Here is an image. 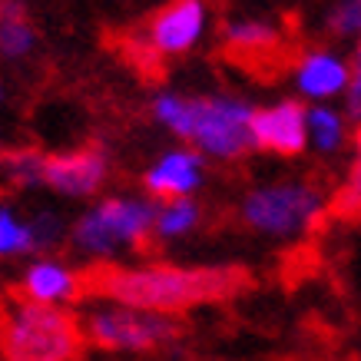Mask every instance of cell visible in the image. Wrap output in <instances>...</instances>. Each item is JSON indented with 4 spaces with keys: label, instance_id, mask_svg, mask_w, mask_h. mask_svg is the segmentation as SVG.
I'll list each match as a JSON object with an SVG mask.
<instances>
[{
    "label": "cell",
    "instance_id": "cell-1",
    "mask_svg": "<svg viewBox=\"0 0 361 361\" xmlns=\"http://www.w3.org/2000/svg\"><path fill=\"white\" fill-rule=\"evenodd\" d=\"M245 285L249 272L242 265H97L83 275V295L176 318L189 308L239 295Z\"/></svg>",
    "mask_w": 361,
    "mask_h": 361
},
{
    "label": "cell",
    "instance_id": "cell-2",
    "mask_svg": "<svg viewBox=\"0 0 361 361\" xmlns=\"http://www.w3.org/2000/svg\"><path fill=\"white\" fill-rule=\"evenodd\" d=\"M83 341V322L60 305L20 302L0 322L4 361H77Z\"/></svg>",
    "mask_w": 361,
    "mask_h": 361
},
{
    "label": "cell",
    "instance_id": "cell-3",
    "mask_svg": "<svg viewBox=\"0 0 361 361\" xmlns=\"http://www.w3.org/2000/svg\"><path fill=\"white\" fill-rule=\"evenodd\" d=\"M325 212H329L325 192L305 179H282V183L255 186L245 192L239 206L242 222L252 232L272 235V239H295L312 226H318Z\"/></svg>",
    "mask_w": 361,
    "mask_h": 361
},
{
    "label": "cell",
    "instance_id": "cell-4",
    "mask_svg": "<svg viewBox=\"0 0 361 361\" xmlns=\"http://www.w3.org/2000/svg\"><path fill=\"white\" fill-rule=\"evenodd\" d=\"M156 216L159 206L146 196H106L97 206H90L73 222V245L87 255L110 259L120 245L140 252L149 235H156Z\"/></svg>",
    "mask_w": 361,
    "mask_h": 361
},
{
    "label": "cell",
    "instance_id": "cell-5",
    "mask_svg": "<svg viewBox=\"0 0 361 361\" xmlns=\"http://www.w3.org/2000/svg\"><path fill=\"white\" fill-rule=\"evenodd\" d=\"M255 106L242 97L229 93H209V97H189V133L186 140L202 156L212 159H242L255 149L252 136Z\"/></svg>",
    "mask_w": 361,
    "mask_h": 361
},
{
    "label": "cell",
    "instance_id": "cell-6",
    "mask_svg": "<svg viewBox=\"0 0 361 361\" xmlns=\"http://www.w3.org/2000/svg\"><path fill=\"white\" fill-rule=\"evenodd\" d=\"M83 335L106 351H156L183 338V322L126 305H99L83 315Z\"/></svg>",
    "mask_w": 361,
    "mask_h": 361
},
{
    "label": "cell",
    "instance_id": "cell-7",
    "mask_svg": "<svg viewBox=\"0 0 361 361\" xmlns=\"http://www.w3.org/2000/svg\"><path fill=\"white\" fill-rule=\"evenodd\" d=\"M206 4L199 0H173L146 20L133 37V56L142 63H153L159 56H179L192 50L206 33Z\"/></svg>",
    "mask_w": 361,
    "mask_h": 361
},
{
    "label": "cell",
    "instance_id": "cell-8",
    "mask_svg": "<svg viewBox=\"0 0 361 361\" xmlns=\"http://www.w3.org/2000/svg\"><path fill=\"white\" fill-rule=\"evenodd\" d=\"M255 149L272 156H302L308 149V106L302 99H279L272 106L255 110L252 120Z\"/></svg>",
    "mask_w": 361,
    "mask_h": 361
},
{
    "label": "cell",
    "instance_id": "cell-9",
    "mask_svg": "<svg viewBox=\"0 0 361 361\" xmlns=\"http://www.w3.org/2000/svg\"><path fill=\"white\" fill-rule=\"evenodd\" d=\"M110 176V156L99 142H90L83 149L73 153H54L47 156V176L44 186H50L54 192L63 196H97L103 183Z\"/></svg>",
    "mask_w": 361,
    "mask_h": 361
},
{
    "label": "cell",
    "instance_id": "cell-10",
    "mask_svg": "<svg viewBox=\"0 0 361 361\" xmlns=\"http://www.w3.org/2000/svg\"><path fill=\"white\" fill-rule=\"evenodd\" d=\"M202 169H206L202 153L189 149V146H179V149L163 153L142 173V189H146L149 199H159V202L189 199V192H196L199 183H202Z\"/></svg>",
    "mask_w": 361,
    "mask_h": 361
},
{
    "label": "cell",
    "instance_id": "cell-11",
    "mask_svg": "<svg viewBox=\"0 0 361 361\" xmlns=\"http://www.w3.org/2000/svg\"><path fill=\"white\" fill-rule=\"evenodd\" d=\"M351 63L331 50H308L295 60V87L308 99H331L348 93Z\"/></svg>",
    "mask_w": 361,
    "mask_h": 361
},
{
    "label": "cell",
    "instance_id": "cell-12",
    "mask_svg": "<svg viewBox=\"0 0 361 361\" xmlns=\"http://www.w3.org/2000/svg\"><path fill=\"white\" fill-rule=\"evenodd\" d=\"M23 298L37 305H63L83 295V275L56 259H37L23 272Z\"/></svg>",
    "mask_w": 361,
    "mask_h": 361
},
{
    "label": "cell",
    "instance_id": "cell-13",
    "mask_svg": "<svg viewBox=\"0 0 361 361\" xmlns=\"http://www.w3.org/2000/svg\"><path fill=\"white\" fill-rule=\"evenodd\" d=\"M222 40H226L229 50H235L242 56H269L279 50L282 33L269 20H259V17H235V20L222 27Z\"/></svg>",
    "mask_w": 361,
    "mask_h": 361
},
{
    "label": "cell",
    "instance_id": "cell-14",
    "mask_svg": "<svg viewBox=\"0 0 361 361\" xmlns=\"http://www.w3.org/2000/svg\"><path fill=\"white\" fill-rule=\"evenodd\" d=\"M37 47V27L27 17L23 4L4 0L0 4V56L7 60H23Z\"/></svg>",
    "mask_w": 361,
    "mask_h": 361
},
{
    "label": "cell",
    "instance_id": "cell-15",
    "mask_svg": "<svg viewBox=\"0 0 361 361\" xmlns=\"http://www.w3.org/2000/svg\"><path fill=\"white\" fill-rule=\"evenodd\" d=\"M345 116L331 106H312L308 110V146H315L322 156L338 153L345 146Z\"/></svg>",
    "mask_w": 361,
    "mask_h": 361
},
{
    "label": "cell",
    "instance_id": "cell-16",
    "mask_svg": "<svg viewBox=\"0 0 361 361\" xmlns=\"http://www.w3.org/2000/svg\"><path fill=\"white\" fill-rule=\"evenodd\" d=\"M202 219V209H199L196 199H173V202H163L159 206V216H156V239L173 242L183 239L199 226Z\"/></svg>",
    "mask_w": 361,
    "mask_h": 361
},
{
    "label": "cell",
    "instance_id": "cell-17",
    "mask_svg": "<svg viewBox=\"0 0 361 361\" xmlns=\"http://www.w3.org/2000/svg\"><path fill=\"white\" fill-rule=\"evenodd\" d=\"M0 173L11 179L13 186L20 189H33V186H44V176H47V156L37 153V149H13L0 159Z\"/></svg>",
    "mask_w": 361,
    "mask_h": 361
},
{
    "label": "cell",
    "instance_id": "cell-18",
    "mask_svg": "<svg viewBox=\"0 0 361 361\" xmlns=\"http://www.w3.org/2000/svg\"><path fill=\"white\" fill-rule=\"evenodd\" d=\"M33 252L30 222H23L11 206H0V255H23Z\"/></svg>",
    "mask_w": 361,
    "mask_h": 361
},
{
    "label": "cell",
    "instance_id": "cell-19",
    "mask_svg": "<svg viewBox=\"0 0 361 361\" xmlns=\"http://www.w3.org/2000/svg\"><path fill=\"white\" fill-rule=\"evenodd\" d=\"M153 116H156V123H163L169 133H176L179 140H186V133H189V97H179V93H156L153 97Z\"/></svg>",
    "mask_w": 361,
    "mask_h": 361
},
{
    "label": "cell",
    "instance_id": "cell-20",
    "mask_svg": "<svg viewBox=\"0 0 361 361\" xmlns=\"http://www.w3.org/2000/svg\"><path fill=\"white\" fill-rule=\"evenodd\" d=\"M30 235H33V252L56 249L66 239V222L56 212H37L30 219Z\"/></svg>",
    "mask_w": 361,
    "mask_h": 361
},
{
    "label": "cell",
    "instance_id": "cell-21",
    "mask_svg": "<svg viewBox=\"0 0 361 361\" xmlns=\"http://www.w3.org/2000/svg\"><path fill=\"white\" fill-rule=\"evenodd\" d=\"M329 30L335 37H358L361 40V0H345L329 11Z\"/></svg>",
    "mask_w": 361,
    "mask_h": 361
},
{
    "label": "cell",
    "instance_id": "cell-22",
    "mask_svg": "<svg viewBox=\"0 0 361 361\" xmlns=\"http://www.w3.org/2000/svg\"><path fill=\"white\" fill-rule=\"evenodd\" d=\"M345 113L361 123V40L355 47V54H351V83L348 93H345Z\"/></svg>",
    "mask_w": 361,
    "mask_h": 361
},
{
    "label": "cell",
    "instance_id": "cell-23",
    "mask_svg": "<svg viewBox=\"0 0 361 361\" xmlns=\"http://www.w3.org/2000/svg\"><path fill=\"white\" fill-rule=\"evenodd\" d=\"M0 103H4V83H0Z\"/></svg>",
    "mask_w": 361,
    "mask_h": 361
}]
</instances>
